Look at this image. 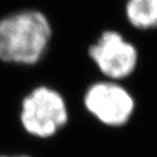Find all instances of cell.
<instances>
[{
  "instance_id": "cell-1",
  "label": "cell",
  "mask_w": 157,
  "mask_h": 157,
  "mask_svg": "<svg viewBox=\"0 0 157 157\" xmlns=\"http://www.w3.org/2000/svg\"><path fill=\"white\" fill-rule=\"evenodd\" d=\"M52 31L42 12L26 10L0 20V61L31 67L48 50Z\"/></svg>"
},
{
  "instance_id": "cell-2",
  "label": "cell",
  "mask_w": 157,
  "mask_h": 157,
  "mask_svg": "<svg viewBox=\"0 0 157 157\" xmlns=\"http://www.w3.org/2000/svg\"><path fill=\"white\" fill-rule=\"evenodd\" d=\"M69 118L66 98L52 86H35L20 104V124L25 133L35 139L54 137L68 124Z\"/></svg>"
},
{
  "instance_id": "cell-3",
  "label": "cell",
  "mask_w": 157,
  "mask_h": 157,
  "mask_svg": "<svg viewBox=\"0 0 157 157\" xmlns=\"http://www.w3.org/2000/svg\"><path fill=\"white\" fill-rule=\"evenodd\" d=\"M83 106L101 124L118 128L129 122L134 113L135 101L130 92L117 81L105 78L86 87Z\"/></svg>"
},
{
  "instance_id": "cell-4",
  "label": "cell",
  "mask_w": 157,
  "mask_h": 157,
  "mask_svg": "<svg viewBox=\"0 0 157 157\" xmlns=\"http://www.w3.org/2000/svg\"><path fill=\"white\" fill-rule=\"evenodd\" d=\"M88 57L106 80L120 81L130 76L136 68L139 54L121 33L108 29L88 47Z\"/></svg>"
},
{
  "instance_id": "cell-5",
  "label": "cell",
  "mask_w": 157,
  "mask_h": 157,
  "mask_svg": "<svg viewBox=\"0 0 157 157\" xmlns=\"http://www.w3.org/2000/svg\"><path fill=\"white\" fill-rule=\"evenodd\" d=\"M125 17L139 31L157 29V0H127Z\"/></svg>"
},
{
  "instance_id": "cell-6",
  "label": "cell",
  "mask_w": 157,
  "mask_h": 157,
  "mask_svg": "<svg viewBox=\"0 0 157 157\" xmlns=\"http://www.w3.org/2000/svg\"><path fill=\"white\" fill-rule=\"evenodd\" d=\"M0 157H33L27 154H1Z\"/></svg>"
}]
</instances>
